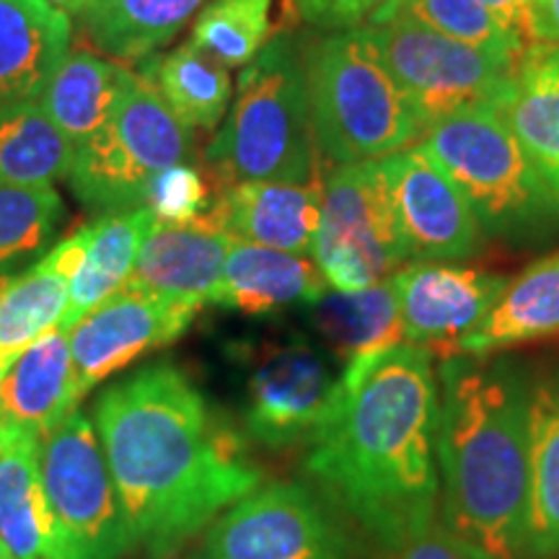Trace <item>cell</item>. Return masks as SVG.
Segmentation results:
<instances>
[{
    "mask_svg": "<svg viewBox=\"0 0 559 559\" xmlns=\"http://www.w3.org/2000/svg\"><path fill=\"white\" fill-rule=\"evenodd\" d=\"M306 477L342 523L389 557L438 523V370L402 345L342 368L309 440Z\"/></svg>",
    "mask_w": 559,
    "mask_h": 559,
    "instance_id": "obj_1",
    "label": "cell"
},
{
    "mask_svg": "<svg viewBox=\"0 0 559 559\" xmlns=\"http://www.w3.org/2000/svg\"><path fill=\"white\" fill-rule=\"evenodd\" d=\"M120 498L132 549L169 557L262 485L241 436L210 412L171 362L109 386L91 415Z\"/></svg>",
    "mask_w": 559,
    "mask_h": 559,
    "instance_id": "obj_2",
    "label": "cell"
},
{
    "mask_svg": "<svg viewBox=\"0 0 559 559\" xmlns=\"http://www.w3.org/2000/svg\"><path fill=\"white\" fill-rule=\"evenodd\" d=\"M531 373L502 355L438 368V523L479 559H526Z\"/></svg>",
    "mask_w": 559,
    "mask_h": 559,
    "instance_id": "obj_3",
    "label": "cell"
},
{
    "mask_svg": "<svg viewBox=\"0 0 559 559\" xmlns=\"http://www.w3.org/2000/svg\"><path fill=\"white\" fill-rule=\"evenodd\" d=\"M205 158L223 190L241 181L317 179L304 55L290 34L270 39L243 68L226 124L210 140Z\"/></svg>",
    "mask_w": 559,
    "mask_h": 559,
    "instance_id": "obj_4",
    "label": "cell"
},
{
    "mask_svg": "<svg viewBox=\"0 0 559 559\" xmlns=\"http://www.w3.org/2000/svg\"><path fill=\"white\" fill-rule=\"evenodd\" d=\"M300 55L313 140L324 158L340 166L379 160L425 135L362 26L321 34Z\"/></svg>",
    "mask_w": 559,
    "mask_h": 559,
    "instance_id": "obj_5",
    "label": "cell"
},
{
    "mask_svg": "<svg viewBox=\"0 0 559 559\" xmlns=\"http://www.w3.org/2000/svg\"><path fill=\"white\" fill-rule=\"evenodd\" d=\"M425 151L464 192L492 239L536 247L559 234V200L531 164L498 107L445 117L423 135Z\"/></svg>",
    "mask_w": 559,
    "mask_h": 559,
    "instance_id": "obj_6",
    "label": "cell"
},
{
    "mask_svg": "<svg viewBox=\"0 0 559 559\" xmlns=\"http://www.w3.org/2000/svg\"><path fill=\"white\" fill-rule=\"evenodd\" d=\"M192 153V128L166 107L138 70H128L109 122L75 148L70 190L94 213L145 207L153 179Z\"/></svg>",
    "mask_w": 559,
    "mask_h": 559,
    "instance_id": "obj_7",
    "label": "cell"
},
{
    "mask_svg": "<svg viewBox=\"0 0 559 559\" xmlns=\"http://www.w3.org/2000/svg\"><path fill=\"white\" fill-rule=\"evenodd\" d=\"M362 32L425 132L464 109L500 107L508 94L515 62L495 58L409 19L368 24Z\"/></svg>",
    "mask_w": 559,
    "mask_h": 559,
    "instance_id": "obj_8",
    "label": "cell"
},
{
    "mask_svg": "<svg viewBox=\"0 0 559 559\" xmlns=\"http://www.w3.org/2000/svg\"><path fill=\"white\" fill-rule=\"evenodd\" d=\"M313 260L337 293L379 285L409 262L381 158L337 166L324 181Z\"/></svg>",
    "mask_w": 559,
    "mask_h": 559,
    "instance_id": "obj_9",
    "label": "cell"
},
{
    "mask_svg": "<svg viewBox=\"0 0 559 559\" xmlns=\"http://www.w3.org/2000/svg\"><path fill=\"white\" fill-rule=\"evenodd\" d=\"M39 466L66 559H122L132 549L99 432L73 409L39 440Z\"/></svg>",
    "mask_w": 559,
    "mask_h": 559,
    "instance_id": "obj_10",
    "label": "cell"
},
{
    "mask_svg": "<svg viewBox=\"0 0 559 559\" xmlns=\"http://www.w3.org/2000/svg\"><path fill=\"white\" fill-rule=\"evenodd\" d=\"M192 559H349V536L317 489L262 481L202 531Z\"/></svg>",
    "mask_w": 559,
    "mask_h": 559,
    "instance_id": "obj_11",
    "label": "cell"
},
{
    "mask_svg": "<svg viewBox=\"0 0 559 559\" xmlns=\"http://www.w3.org/2000/svg\"><path fill=\"white\" fill-rule=\"evenodd\" d=\"M340 376L304 337L267 342L247 355L243 430L264 449L309 443L330 409Z\"/></svg>",
    "mask_w": 559,
    "mask_h": 559,
    "instance_id": "obj_12",
    "label": "cell"
},
{
    "mask_svg": "<svg viewBox=\"0 0 559 559\" xmlns=\"http://www.w3.org/2000/svg\"><path fill=\"white\" fill-rule=\"evenodd\" d=\"M409 262H461L485 247V228L464 192L423 145L381 158Z\"/></svg>",
    "mask_w": 559,
    "mask_h": 559,
    "instance_id": "obj_13",
    "label": "cell"
},
{
    "mask_svg": "<svg viewBox=\"0 0 559 559\" xmlns=\"http://www.w3.org/2000/svg\"><path fill=\"white\" fill-rule=\"evenodd\" d=\"M198 313L192 304L132 288L117 290L68 332L79 400L132 360L179 340Z\"/></svg>",
    "mask_w": 559,
    "mask_h": 559,
    "instance_id": "obj_14",
    "label": "cell"
},
{
    "mask_svg": "<svg viewBox=\"0 0 559 559\" xmlns=\"http://www.w3.org/2000/svg\"><path fill=\"white\" fill-rule=\"evenodd\" d=\"M400 298L404 340L412 345L456 347L492 304L508 277L453 262H415L391 277Z\"/></svg>",
    "mask_w": 559,
    "mask_h": 559,
    "instance_id": "obj_15",
    "label": "cell"
},
{
    "mask_svg": "<svg viewBox=\"0 0 559 559\" xmlns=\"http://www.w3.org/2000/svg\"><path fill=\"white\" fill-rule=\"evenodd\" d=\"M324 185L311 181H241L210 202L205 218L257 247L313 257Z\"/></svg>",
    "mask_w": 559,
    "mask_h": 559,
    "instance_id": "obj_16",
    "label": "cell"
},
{
    "mask_svg": "<svg viewBox=\"0 0 559 559\" xmlns=\"http://www.w3.org/2000/svg\"><path fill=\"white\" fill-rule=\"evenodd\" d=\"M234 236L205 215L185 226L153 223L124 288L202 306L215 304Z\"/></svg>",
    "mask_w": 559,
    "mask_h": 559,
    "instance_id": "obj_17",
    "label": "cell"
},
{
    "mask_svg": "<svg viewBox=\"0 0 559 559\" xmlns=\"http://www.w3.org/2000/svg\"><path fill=\"white\" fill-rule=\"evenodd\" d=\"M0 536L16 559H66L39 466V438L0 425Z\"/></svg>",
    "mask_w": 559,
    "mask_h": 559,
    "instance_id": "obj_18",
    "label": "cell"
},
{
    "mask_svg": "<svg viewBox=\"0 0 559 559\" xmlns=\"http://www.w3.org/2000/svg\"><path fill=\"white\" fill-rule=\"evenodd\" d=\"M83 247L86 228L60 241L29 270L5 280L0 290V376L34 340L60 326Z\"/></svg>",
    "mask_w": 559,
    "mask_h": 559,
    "instance_id": "obj_19",
    "label": "cell"
},
{
    "mask_svg": "<svg viewBox=\"0 0 559 559\" xmlns=\"http://www.w3.org/2000/svg\"><path fill=\"white\" fill-rule=\"evenodd\" d=\"M324 293L326 280L313 257L234 239L215 306L247 317H270L293 306L309 309Z\"/></svg>",
    "mask_w": 559,
    "mask_h": 559,
    "instance_id": "obj_20",
    "label": "cell"
},
{
    "mask_svg": "<svg viewBox=\"0 0 559 559\" xmlns=\"http://www.w3.org/2000/svg\"><path fill=\"white\" fill-rule=\"evenodd\" d=\"M79 404L70 334L50 330L34 340L0 376V425H16L39 440Z\"/></svg>",
    "mask_w": 559,
    "mask_h": 559,
    "instance_id": "obj_21",
    "label": "cell"
},
{
    "mask_svg": "<svg viewBox=\"0 0 559 559\" xmlns=\"http://www.w3.org/2000/svg\"><path fill=\"white\" fill-rule=\"evenodd\" d=\"M70 19L47 0H0V104L34 102L66 60Z\"/></svg>",
    "mask_w": 559,
    "mask_h": 559,
    "instance_id": "obj_22",
    "label": "cell"
},
{
    "mask_svg": "<svg viewBox=\"0 0 559 559\" xmlns=\"http://www.w3.org/2000/svg\"><path fill=\"white\" fill-rule=\"evenodd\" d=\"M551 337H559V251L508 280L487 317L459 340L453 353L485 358Z\"/></svg>",
    "mask_w": 559,
    "mask_h": 559,
    "instance_id": "obj_23",
    "label": "cell"
},
{
    "mask_svg": "<svg viewBox=\"0 0 559 559\" xmlns=\"http://www.w3.org/2000/svg\"><path fill=\"white\" fill-rule=\"evenodd\" d=\"M498 109L559 200V45L534 41L523 50Z\"/></svg>",
    "mask_w": 559,
    "mask_h": 559,
    "instance_id": "obj_24",
    "label": "cell"
},
{
    "mask_svg": "<svg viewBox=\"0 0 559 559\" xmlns=\"http://www.w3.org/2000/svg\"><path fill=\"white\" fill-rule=\"evenodd\" d=\"M526 559H559V370L531 376Z\"/></svg>",
    "mask_w": 559,
    "mask_h": 559,
    "instance_id": "obj_25",
    "label": "cell"
},
{
    "mask_svg": "<svg viewBox=\"0 0 559 559\" xmlns=\"http://www.w3.org/2000/svg\"><path fill=\"white\" fill-rule=\"evenodd\" d=\"M148 207L102 215L86 226V247L70 280V298L60 330L70 332L79 321L128 285L145 236L153 228Z\"/></svg>",
    "mask_w": 559,
    "mask_h": 559,
    "instance_id": "obj_26",
    "label": "cell"
},
{
    "mask_svg": "<svg viewBox=\"0 0 559 559\" xmlns=\"http://www.w3.org/2000/svg\"><path fill=\"white\" fill-rule=\"evenodd\" d=\"M213 0H88L83 34L115 60L140 62L177 37Z\"/></svg>",
    "mask_w": 559,
    "mask_h": 559,
    "instance_id": "obj_27",
    "label": "cell"
},
{
    "mask_svg": "<svg viewBox=\"0 0 559 559\" xmlns=\"http://www.w3.org/2000/svg\"><path fill=\"white\" fill-rule=\"evenodd\" d=\"M128 68L88 50L68 52L41 91L39 107L55 128L79 148L109 122L120 99Z\"/></svg>",
    "mask_w": 559,
    "mask_h": 559,
    "instance_id": "obj_28",
    "label": "cell"
},
{
    "mask_svg": "<svg viewBox=\"0 0 559 559\" xmlns=\"http://www.w3.org/2000/svg\"><path fill=\"white\" fill-rule=\"evenodd\" d=\"M309 309L313 326L345 366L407 342L391 277L362 290L324 293Z\"/></svg>",
    "mask_w": 559,
    "mask_h": 559,
    "instance_id": "obj_29",
    "label": "cell"
},
{
    "mask_svg": "<svg viewBox=\"0 0 559 559\" xmlns=\"http://www.w3.org/2000/svg\"><path fill=\"white\" fill-rule=\"evenodd\" d=\"M75 145L39 102L0 104V187H50L68 177Z\"/></svg>",
    "mask_w": 559,
    "mask_h": 559,
    "instance_id": "obj_30",
    "label": "cell"
},
{
    "mask_svg": "<svg viewBox=\"0 0 559 559\" xmlns=\"http://www.w3.org/2000/svg\"><path fill=\"white\" fill-rule=\"evenodd\" d=\"M138 73L153 83L160 99L187 128L213 130L230 104L228 68L192 45L169 55H151Z\"/></svg>",
    "mask_w": 559,
    "mask_h": 559,
    "instance_id": "obj_31",
    "label": "cell"
},
{
    "mask_svg": "<svg viewBox=\"0 0 559 559\" xmlns=\"http://www.w3.org/2000/svg\"><path fill=\"white\" fill-rule=\"evenodd\" d=\"M391 19L417 21L432 32L477 47L506 62H515L526 50L481 0H394L379 16L370 19V24H383Z\"/></svg>",
    "mask_w": 559,
    "mask_h": 559,
    "instance_id": "obj_32",
    "label": "cell"
},
{
    "mask_svg": "<svg viewBox=\"0 0 559 559\" xmlns=\"http://www.w3.org/2000/svg\"><path fill=\"white\" fill-rule=\"evenodd\" d=\"M275 0H213L198 13L192 45L221 66H249L272 39Z\"/></svg>",
    "mask_w": 559,
    "mask_h": 559,
    "instance_id": "obj_33",
    "label": "cell"
},
{
    "mask_svg": "<svg viewBox=\"0 0 559 559\" xmlns=\"http://www.w3.org/2000/svg\"><path fill=\"white\" fill-rule=\"evenodd\" d=\"M62 200L52 187H0V275L52 241Z\"/></svg>",
    "mask_w": 559,
    "mask_h": 559,
    "instance_id": "obj_34",
    "label": "cell"
},
{
    "mask_svg": "<svg viewBox=\"0 0 559 559\" xmlns=\"http://www.w3.org/2000/svg\"><path fill=\"white\" fill-rule=\"evenodd\" d=\"M145 207L151 210L156 223H166V226H185V223L198 221L210 207L205 179L194 166H171L153 179Z\"/></svg>",
    "mask_w": 559,
    "mask_h": 559,
    "instance_id": "obj_35",
    "label": "cell"
},
{
    "mask_svg": "<svg viewBox=\"0 0 559 559\" xmlns=\"http://www.w3.org/2000/svg\"><path fill=\"white\" fill-rule=\"evenodd\" d=\"M391 3L394 0H290V5L306 24L324 32L366 26Z\"/></svg>",
    "mask_w": 559,
    "mask_h": 559,
    "instance_id": "obj_36",
    "label": "cell"
},
{
    "mask_svg": "<svg viewBox=\"0 0 559 559\" xmlns=\"http://www.w3.org/2000/svg\"><path fill=\"white\" fill-rule=\"evenodd\" d=\"M386 559H479L472 549H466L464 544L453 539L440 523H436L430 531H425L423 536L412 539L391 551Z\"/></svg>",
    "mask_w": 559,
    "mask_h": 559,
    "instance_id": "obj_37",
    "label": "cell"
},
{
    "mask_svg": "<svg viewBox=\"0 0 559 559\" xmlns=\"http://www.w3.org/2000/svg\"><path fill=\"white\" fill-rule=\"evenodd\" d=\"M481 3L495 13V19H498L523 47L534 45V34H531V3H534V0H481Z\"/></svg>",
    "mask_w": 559,
    "mask_h": 559,
    "instance_id": "obj_38",
    "label": "cell"
},
{
    "mask_svg": "<svg viewBox=\"0 0 559 559\" xmlns=\"http://www.w3.org/2000/svg\"><path fill=\"white\" fill-rule=\"evenodd\" d=\"M531 34H534V41L559 45V0H534L531 3Z\"/></svg>",
    "mask_w": 559,
    "mask_h": 559,
    "instance_id": "obj_39",
    "label": "cell"
},
{
    "mask_svg": "<svg viewBox=\"0 0 559 559\" xmlns=\"http://www.w3.org/2000/svg\"><path fill=\"white\" fill-rule=\"evenodd\" d=\"M47 3L58 5L60 11H70V13H79L83 5L88 3V0H47Z\"/></svg>",
    "mask_w": 559,
    "mask_h": 559,
    "instance_id": "obj_40",
    "label": "cell"
},
{
    "mask_svg": "<svg viewBox=\"0 0 559 559\" xmlns=\"http://www.w3.org/2000/svg\"><path fill=\"white\" fill-rule=\"evenodd\" d=\"M0 559H16V557H13V551L9 549V544H5L3 536H0Z\"/></svg>",
    "mask_w": 559,
    "mask_h": 559,
    "instance_id": "obj_41",
    "label": "cell"
},
{
    "mask_svg": "<svg viewBox=\"0 0 559 559\" xmlns=\"http://www.w3.org/2000/svg\"><path fill=\"white\" fill-rule=\"evenodd\" d=\"M5 280H9V277H5V275H0V290H3V285H5Z\"/></svg>",
    "mask_w": 559,
    "mask_h": 559,
    "instance_id": "obj_42",
    "label": "cell"
}]
</instances>
